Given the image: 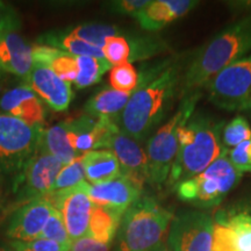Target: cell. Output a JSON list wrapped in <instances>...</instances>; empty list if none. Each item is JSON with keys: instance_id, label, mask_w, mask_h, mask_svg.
Returning <instances> with one entry per match:
<instances>
[{"instance_id": "cell-1", "label": "cell", "mask_w": 251, "mask_h": 251, "mask_svg": "<svg viewBox=\"0 0 251 251\" xmlns=\"http://www.w3.org/2000/svg\"><path fill=\"white\" fill-rule=\"evenodd\" d=\"M184 59L174 56L144 68L139 86L115 121L119 129L142 142L161 124L170 109L184 75Z\"/></svg>"}, {"instance_id": "cell-2", "label": "cell", "mask_w": 251, "mask_h": 251, "mask_svg": "<svg viewBox=\"0 0 251 251\" xmlns=\"http://www.w3.org/2000/svg\"><path fill=\"white\" fill-rule=\"evenodd\" d=\"M251 51V14L225 28L198 51L184 70L180 98L199 93L228 65Z\"/></svg>"}, {"instance_id": "cell-3", "label": "cell", "mask_w": 251, "mask_h": 251, "mask_svg": "<svg viewBox=\"0 0 251 251\" xmlns=\"http://www.w3.org/2000/svg\"><path fill=\"white\" fill-rule=\"evenodd\" d=\"M174 214L142 194L122 216L115 251H164Z\"/></svg>"}, {"instance_id": "cell-4", "label": "cell", "mask_w": 251, "mask_h": 251, "mask_svg": "<svg viewBox=\"0 0 251 251\" xmlns=\"http://www.w3.org/2000/svg\"><path fill=\"white\" fill-rule=\"evenodd\" d=\"M190 124L193 127V139L188 144L179 147L166 181V185L174 188L201 174L216 159L227 155L229 150L222 142L225 122L203 115H192Z\"/></svg>"}, {"instance_id": "cell-5", "label": "cell", "mask_w": 251, "mask_h": 251, "mask_svg": "<svg viewBox=\"0 0 251 251\" xmlns=\"http://www.w3.org/2000/svg\"><path fill=\"white\" fill-rule=\"evenodd\" d=\"M43 129L0 113V184L12 191L39 149Z\"/></svg>"}, {"instance_id": "cell-6", "label": "cell", "mask_w": 251, "mask_h": 251, "mask_svg": "<svg viewBox=\"0 0 251 251\" xmlns=\"http://www.w3.org/2000/svg\"><path fill=\"white\" fill-rule=\"evenodd\" d=\"M201 93H194L181 99L178 111L148 140L147 157L149 166V183L161 187L170 176L176 156L179 150L178 131L181 125L192 118Z\"/></svg>"}, {"instance_id": "cell-7", "label": "cell", "mask_w": 251, "mask_h": 251, "mask_svg": "<svg viewBox=\"0 0 251 251\" xmlns=\"http://www.w3.org/2000/svg\"><path fill=\"white\" fill-rule=\"evenodd\" d=\"M241 178L242 172L231 164L227 153L201 174L178 184L175 188L178 198L185 202L199 207H213L224 200L229 191L240 183Z\"/></svg>"}, {"instance_id": "cell-8", "label": "cell", "mask_w": 251, "mask_h": 251, "mask_svg": "<svg viewBox=\"0 0 251 251\" xmlns=\"http://www.w3.org/2000/svg\"><path fill=\"white\" fill-rule=\"evenodd\" d=\"M209 101L226 111H248L251 100V54L219 72L206 85Z\"/></svg>"}, {"instance_id": "cell-9", "label": "cell", "mask_w": 251, "mask_h": 251, "mask_svg": "<svg viewBox=\"0 0 251 251\" xmlns=\"http://www.w3.org/2000/svg\"><path fill=\"white\" fill-rule=\"evenodd\" d=\"M64 164L62 162L39 146L36 153L25 166L13 188L15 209L25 203L48 196Z\"/></svg>"}, {"instance_id": "cell-10", "label": "cell", "mask_w": 251, "mask_h": 251, "mask_svg": "<svg viewBox=\"0 0 251 251\" xmlns=\"http://www.w3.org/2000/svg\"><path fill=\"white\" fill-rule=\"evenodd\" d=\"M214 220L205 212L191 211L174 218L168 235L170 251H212Z\"/></svg>"}, {"instance_id": "cell-11", "label": "cell", "mask_w": 251, "mask_h": 251, "mask_svg": "<svg viewBox=\"0 0 251 251\" xmlns=\"http://www.w3.org/2000/svg\"><path fill=\"white\" fill-rule=\"evenodd\" d=\"M87 185L89 183L84 181L76 187L48 194L52 205L61 213L71 241L87 235L94 207L87 193Z\"/></svg>"}, {"instance_id": "cell-12", "label": "cell", "mask_w": 251, "mask_h": 251, "mask_svg": "<svg viewBox=\"0 0 251 251\" xmlns=\"http://www.w3.org/2000/svg\"><path fill=\"white\" fill-rule=\"evenodd\" d=\"M68 121V141L78 156L107 149L109 140L119 130L114 120L108 118H92L83 115Z\"/></svg>"}, {"instance_id": "cell-13", "label": "cell", "mask_w": 251, "mask_h": 251, "mask_svg": "<svg viewBox=\"0 0 251 251\" xmlns=\"http://www.w3.org/2000/svg\"><path fill=\"white\" fill-rule=\"evenodd\" d=\"M54 205L48 196L25 203L14 209L6 228L9 241H33L40 238L42 229L54 211Z\"/></svg>"}, {"instance_id": "cell-14", "label": "cell", "mask_w": 251, "mask_h": 251, "mask_svg": "<svg viewBox=\"0 0 251 251\" xmlns=\"http://www.w3.org/2000/svg\"><path fill=\"white\" fill-rule=\"evenodd\" d=\"M107 149L118 158L122 177L143 190L144 184L149 183V166L148 157L139 142L119 129L112 135Z\"/></svg>"}, {"instance_id": "cell-15", "label": "cell", "mask_w": 251, "mask_h": 251, "mask_svg": "<svg viewBox=\"0 0 251 251\" xmlns=\"http://www.w3.org/2000/svg\"><path fill=\"white\" fill-rule=\"evenodd\" d=\"M26 85L56 112L67 111L72 100L71 84L63 80L49 68L34 64Z\"/></svg>"}, {"instance_id": "cell-16", "label": "cell", "mask_w": 251, "mask_h": 251, "mask_svg": "<svg viewBox=\"0 0 251 251\" xmlns=\"http://www.w3.org/2000/svg\"><path fill=\"white\" fill-rule=\"evenodd\" d=\"M0 109L34 128L45 129L46 109L37 94L27 85L18 86L2 94Z\"/></svg>"}, {"instance_id": "cell-17", "label": "cell", "mask_w": 251, "mask_h": 251, "mask_svg": "<svg viewBox=\"0 0 251 251\" xmlns=\"http://www.w3.org/2000/svg\"><path fill=\"white\" fill-rule=\"evenodd\" d=\"M87 193L93 205L125 214L126 211L142 196V188L120 176L106 183L89 184Z\"/></svg>"}, {"instance_id": "cell-18", "label": "cell", "mask_w": 251, "mask_h": 251, "mask_svg": "<svg viewBox=\"0 0 251 251\" xmlns=\"http://www.w3.org/2000/svg\"><path fill=\"white\" fill-rule=\"evenodd\" d=\"M198 5L193 0H155L134 15L142 29L147 31H158L166 25L171 24Z\"/></svg>"}, {"instance_id": "cell-19", "label": "cell", "mask_w": 251, "mask_h": 251, "mask_svg": "<svg viewBox=\"0 0 251 251\" xmlns=\"http://www.w3.org/2000/svg\"><path fill=\"white\" fill-rule=\"evenodd\" d=\"M31 47L18 33L0 34V69L26 80L34 67Z\"/></svg>"}, {"instance_id": "cell-20", "label": "cell", "mask_w": 251, "mask_h": 251, "mask_svg": "<svg viewBox=\"0 0 251 251\" xmlns=\"http://www.w3.org/2000/svg\"><path fill=\"white\" fill-rule=\"evenodd\" d=\"M34 64L49 68L61 79L72 83L77 79L78 65L77 56L70 55L62 50L49 46L34 45L31 47Z\"/></svg>"}, {"instance_id": "cell-21", "label": "cell", "mask_w": 251, "mask_h": 251, "mask_svg": "<svg viewBox=\"0 0 251 251\" xmlns=\"http://www.w3.org/2000/svg\"><path fill=\"white\" fill-rule=\"evenodd\" d=\"M83 164L87 183L91 185L106 183L120 177V164L109 149L93 150L83 155Z\"/></svg>"}, {"instance_id": "cell-22", "label": "cell", "mask_w": 251, "mask_h": 251, "mask_svg": "<svg viewBox=\"0 0 251 251\" xmlns=\"http://www.w3.org/2000/svg\"><path fill=\"white\" fill-rule=\"evenodd\" d=\"M37 45L49 46L52 48L59 49L62 51L74 56H91V57H103L102 49L94 47L85 41L78 39L67 30H52L47 31L37 39Z\"/></svg>"}, {"instance_id": "cell-23", "label": "cell", "mask_w": 251, "mask_h": 251, "mask_svg": "<svg viewBox=\"0 0 251 251\" xmlns=\"http://www.w3.org/2000/svg\"><path fill=\"white\" fill-rule=\"evenodd\" d=\"M131 93H125L113 89H105L92 97L85 105V113L92 118H108L117 121Z\"/></svg>"}, {"instance_id": "cell-24", "label": "cell", "mask_w": 251, "mask_h": 251, "mask_svg": "<svg viewBox=\"0 0 251 251\" xmlns=\"http://www.w3.org/2000/svg\"><path fill=\"white\" fill-rule=\"evenodd\" d=\"M122 216L124 214L120 212L94 205L86 236L92 237L100 243L111 246L115 235L118 234Z\"/></svg>"}, {"instance_id": "cell-25", "label": "cell", "mask_w": 251, "mask_h": 251, "mask_svg": "<svg viewBox=\"0 0 251 251\" xmlns=\"http://www.w3.org/2000/svg\"><path fill=\"white\" fill-rule=\"evenodd\" d=\"M40 147L67 165L79 157L68 141V121H62L52 127L45 128L41 136Z\"/></svg>"}, {"instance_id": "cell-26", "label": "cell", "mask_w": 251, "mask_h": 251, "mask_svg": "<svg viewBox=\"0 0 251 251\" xmlns=\"http://www.w3.org/2000/svg\"><path fill=\"white\" fill-rule=\"evenodd\" d=\"M68 33L72 34L78 39L85 41L94 47L102 49L106 40L113 36H122L127 34V31L114 25L106 24H83L76 27H71L65 29Z\"/></svg>"}, {"instance_id": "cell-27", "label": "cell", "mask_w": 251, "mask_h": 251, "mask_svg": "<svg viewBox=\"0 0 251 251\" xmlns=\"http://www.w3.org/2000/svg\"><path fill=\"white\" fill-rule=\"evenodd\" d=\"M78 76L75 85L78 89H86L101 80L103 75L111 70L113 65L105 58L91 57V56H78Z\"/></svg>"}, {"instance_id": "cell-28", "label": "cell", "mask_w": 251, "mask_h": 251, "mask_svg": "<svg viewBox=\"0 0 251 251\" xmlns=\"http://www.w3.org/2000/svg\"><path fill=\"white\" fill-rule=\"evenodd\" d=\"M140 75L129 62L114 65L109 71V85L113 90L133 93L139 86Z\"/></svg>"}, {"instance_id": "cell-29", "label": "cell", "mask_w": 251, "mask_h": 251, "mask_svg": "<svg viewBox=\"0 0 251 251\" xmlns=\"http://www.w3.org/2000/svg\"><path fill=\"white\" fill-rule=\"evenodd\" d=\"M212 251H238L236 234L225 214L216 216L213 224Z\"/></svg>"}, {"instance_id": "cell-30", "label": "cell", "mask_w": 251, "mask_h": 251, "mask_svg": "<svg viewBox=\"0 0 251 251\" xmlns=\"http://www.w3.org/2000/svg\"><path fill=\"white\" fill-rule=\"evenodd\" d=\"M131 33H127L122 36H113L106 40L102 47L103 57L109 64L114 65L121 63L131 62Z\"/></svg>"}, {"instance_id": "cell-31", "label": "cell", "mask_w": 251, "mask_h": 251, "mask_svg": "<svg viewBox=\"0 0 251 251\" xmlns=\"http://www.w3.org/2000/svg\"><path fill=\"white\" fill-rule=\"evenodd\" d=\"M84 181H86V177L83 164V156H79L74 162H71L70 164L63 166L57 178H56L54 187H52L50 193L76 187L81 183H84Z\"/></svg>"}, {"instance_id": "cell-32", "label": "cell", "mask_w": 251, "mask_h": 251, "mask_svg": "<svg viewBox=\"0 0 251 251\" xmlns=\"http://www.w3.org/2000/svg\"><path fill=\"white\" fill-rule=\"evenodd\" d=\"M247 141H251V128L246 118L236 117L225 126L222 142L226 148H234Z\"/></svg>"}, {"instance_id": "cell-33", "label": "cell", "mask_w": 251, "mask_h": 251, "mask_svg": "<svg viewBox=\"0 0 251 251\" xmlns=\"http://www.w3.org/2000/svg\"><path fill=\"white\" fill-rule=\"evenodd\" d=\"M40 238H47V240L54 241V242H57L62 246H71L72 241L69 236L67 227H65L64 221H63L61 213L56 208H54L48 221L46 222L45 227L42 229V233L40 235Z\"/></svg>"}, {"instance_id": "cell-34", "label": "cell", "mask_w": 251, "mask_h": 251, "mask_svg": "<svg viewBox=\"0 0 251 251\" xmlns=\"http://www.w3.org/2000/svg\"><path fill=\"white\" fill-rule=\"evenodd\" d=\"M227 220L236 234L238 251H251V215L241 212L229 216Z\"/></svg>"}, {"instance_id": "cell-35", "label": "cell", "mask_w": 251, "mask_h": 251, "mask_svg": "<svg viewBox=\"0 0 251 251\" xmlns=\"http://www.w3.org/2000/svg\"><path fill=\"white\" fill-rule=\"evenodd\" d=\"M9 247L15 251H69L70 247L62 246L47 238H36L33 241H8Z\"/></svg>"}, {"instance_id": "cell-36", "label": "cell", "mask_w": 251, "mask_h": 251, "mask_svg": "<svg viewBox=\"0 0 251 251\" xmlns=\"http://www.w3.org/2000/svg\"><path fill=\"white\" fill-rule=\"evenodd\" d=\"M21 28V18L13 6L0 1V34L17 33Z\"/></svg>"}, {"instance_id": "cell-37", "label": "cell", "mask_w": 251, "mask_h": 251, "mask_svg": "<svg viewBox=\"0 0 251 251\" xmlns=\"http://www.w3.org/2000/svg\"><path fill=\"white\" fill-rule=\"evenodd\" d=\"M250 141L243 142L238 146L234 147L230 150H228V158L231 162L235 168L240 172H247L250 168V161L248 157V147H249Z\"/></svg>"}, {"instance_id": "cell-38", "label": "cell", "mask_w": 251, "mask_h": 251, "mask_svg": "<svg viewBox=\"0 0 251 251\" xmlns=\"http://www.w3.org/2000/svg\"><path fill=\"white\" fill-rule=\"evenodd\" d=\"M149 2L150 0H118V1H112L109 4V8L118 14L134 17L135 14L139 13L141 9L148 6Z\"/></svg>"}, {"instance_id": "cell-39", "label": "cell", "mask_w": 251, "mask_h": 251, "mask_svg": "<svg viewBox=\"0 0 251 251\" xmlns=\"http://www.w3.org/2000/svg\"><path fill=\"white\" fill-rule=\"evenodd\" d=\"M69 251H111V246L100 243L92 237L83 236L72 241Z\"/></svg>"}, {"instance_id": "cell-40", "label": "cell", "mask_w": 251, "mask_h": 251, "mask_svg": "<svg viewBox=\"0 0 251 251\" xmlns=\"http://www.w3.org/2000/svg\"><path fill=\"white\" fill-rule=\"evenodd\" d=\"M0 251H15V250L12 249V248L9 247L8 243L6 244V243L0 242Z\"/></svg>"}, {"instance_id": "cell-41", "label": "cell", "mask_w": 251, "mask_h": 251, "mask_svg": "<svg viewBox=\"0 0 251 251\" xmlns=\"http://www.w3.org/2000/svg\"><path fill=\"white\" fill-rule=\"evenodd\" d=\"M248 157H249V161H250V164H251V141L249 143V147H248Z\"/></svg>"}, {"instance_id": "cell-42", "label": "cell", "mask_w": 251, "mask_h": 251, "mask_svg": "<svg viewBox=\"0 0 251 251\" xmlns=\"http://www.w3.org/2000/svg\"><path fill=\"white\" fill-rule=\"evenodd\" d=\"M248 111L251 112V100H250V103H249V107H248Z\"/></svg>"}, {"instance_id": "cell-43", "label": "cell", "mask_w": 251, "mask_h": 251, "mask_svg": "<svg viewBox=\"0 0 251 251\" xmlns=\"http://www.w3.org/2000/svg\"><path fill=\"white\" fill-rule=\"evenodd\" d=\"M1 75H2V70H1V69H0V78H1Z\"/></svg>"}, {"instance_id": "cell-44", "label": "cell", "mask_w": 251, "mask_h": 251, "mask_svg": "<svg viewBox=\"0 0 251 251\" xmlns=\"http://www.w3.org/2000/svg\"><path fill=\"white\" fill-rule=\"evenodd\" d=\"M247 172H251V166H250L249 169H248V171H247Z\"/></svg>"}, {"instance_id": "cell-45", "label": "cell", "mask_w": 251, "mask_h": 251, "mask_svg": "<svg viewBox=\"0 0 251 251\" xmlns=\"http://www.w3.org/2000/svg\"><path fill=\"white\" fill-rule=\"evenodd\" d=\"M164 251H170V250H168V249H165V250H164Z\"/></svg>"}]
</instances>
